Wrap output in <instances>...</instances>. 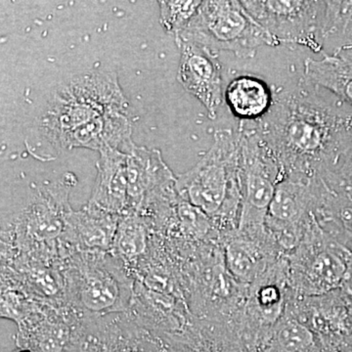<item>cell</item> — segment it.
Returning a JSON list of instances; mask_svg holds the SVG:
<instances>
[{"label":"cell","instance_id":"obj_22","mask_svg":"<svg viewBox=\"0 0 352 352\" xmlns=\"http://www.w3.org/2000/svg\"><path fill=\"white\" fill-rule=\"evenodd\" d=\"M321 180L332 193L352 201V131L337 162Z\"/></svg>","mask_w":352,"mask_h":352},{"label":"cell","instance_id":"obj_13","mask_svg":"<svg viewBox=\"0 0 352 352\" xmlns=\"http://www.w3.org/2000/svg\"><path fill=\"white\" fill-rule=\"evenodd\" d=\"M131 133L129 112L107 113L67 134L58 146L57 153L76 148L98 152L111 148L126 152L134 143Z\"/></svg>","mask_w":352,"mask_h":352},{"label":"cell","instance_id":"obj_12","mask_svg":"<svg viewBox=\"0 0 352 352\" xmlns=\"http://www.w3.org/2000/svg\"><path fill=\"white\" fill-rule=\"evenodd\" d=\"M120 217L88 203L69 214L62 245L67 256L76 252H111Z\"/></svg>","mask_w":352,"mask_h":352},{"label":"cell","instance_id":"obj_8","mask_svg":"<svg viewBox=\"0 0 352 352\" xmlns=\"http://www.w3.org/2000/svg\"><path fill=\"white\" fill-rule=\"evenodd\" d=\"M239 131L242 207L237 230L261 237L267 234L266 217L283 171L252 122H241Z\"/></svg>","mask_w":352,"mask_h":352},{"label":"cell","instance_id":"obj_21","mask_svg":"<svg viewBox=\"0 0 352 352\" xmlns=\"http://www.w3.org/2000/svg\"><path fill=\"white\" fill-rule=\"evenodd\" d=\"M199 0H166L159 1L160 23L168 34L178 36L193 19L201 6Z\"/></svg>","mask_w":352,"mask_h":352},{"label":"cell","instance_id":"obj_6","mask_svg":"<svg viewBox=\"0 0 352 352\" xmlns=\"http://www.w3.org/2000/svg\"><path fill=\"white\" fill-rule=\"evenodd\" d=\"M175 41H190L217 54L220 51L239 58H252L263 46L277 43L241 1H203L186 29Z\"/></svg>","mask_w":352,"mask_h":352},{"label":"cell","instance_id":"obj_3","mask_svg":"<svg viewBox=\"0 0 352 352\" xmlns=\"http://www.w3.org/2000/svg\"><path fill=\"white\" fill-rule=\"evenodd\" d=\"M240 155L239 129H219L212 147L200 162L176 175L178 195L214 220L220 235L237 230L239 226Z\"/></svg>","mask_w":352,"mask_h":352},{"label":"cell","instance_id":"obj_15","mask_svg":"<svg viewBox=\"0 0 352 352\" xmlns=\"http://www.w3.org/2000/svg\"><path fill=\"white\" fill-rule=\"evenodd\" d=\"M275 95L261 78L252 75L234 78L224 90V100L241 122H256L272 108Z\"/></svg>","mask_w":352,"mask_h":352},{"label":"cell","instance_id":"obj_14","mask_svg":"<svg viewBox=\"0 0 352 352\" xmlns=\"http://www.w3.org/2000/svg\"><path fill=\"white\" fill-rule=\"evenodd\" d=\"M97 175L88 203L122 217L127 210V154L118 149L102 150Z\"/></svg>","mask_w":352,"mask_h":352},{"label":"cell","instance_id":"obj_1","mask_svg":"<svg viewBox=\"0 0 352 352\" xmlns=\"http://www.w3.org/2000/svg\"><path fill=\"white\" fill-rule=\"evenodd\" d=\"M252 124L284 176L323 179L351 135L352 108L305 82L275 95L270 113Z\"/></svg>","mask_w":352,"mask_h":352},{"label":"cell","instance_id":"obj_9","mask_svg":"<svg viewBox=\"0 0 352 352\" xmlns=\"http://www.w3.org/2000/svg\"><path fill=\"white\" fill-rule=\"evenodd\" d=\"M247 12L280 44H295L323 53L321 24L325 1H241Z\"/></svg>","mask_w":352,"mask_h":352},{"label":"cell","instance_id":"obj_5","mask_svg":"<svg viewBox=\"0 0 352 352\" xmlns=\"http://www.w3.org/2000/svg\"><path fill=\"white\" fill-rule=\"evenodd\" d=\"M129 102L113 72L91 71L75 76L54 92L38 122L45 154L57 153L62 139L107 113L127 112Z\"/></svg>","mask_w":352,"mask_h":352},{"label":"cell","instance_id":"obj_23","mask_svg":"<svg viewBox=\"0 0 352 352\" xmlns=\"http://www.w3.org/2000/svg\"><path fill=\"white\" fill-rule=\"evenodd\" d=\"M340 289L352 305V245L349 261H347L346 276H344V282H342Z\"/></svg>","mask_w":352,"mask_h":352},{"label":"cell","instance_id":"obj_20","mask_svg":"<svg viewBox=\"0 0 352 352\" xmlns=\"http://www.w3.org/2000/svg\"><path fill=\"white\" fill-rule=\"evenodd\" d=\"M320 220L352 243V201L327 188L320 208Z\"/></svg>","mask_w":352,"mask_h":352},{"label":"cell","instance_id":"obj_10","mask_svg":"<svg viewBox=\"0 0 352 352\" xmlns=\"http://www.w3.org/2000/svg\"><path fill=\"white\" fill-rule=\"evenodd\" d=\"M127 154L126 214L142 212L148 208L177 198L176 175L164 161L162 153L132 144Z\"/></svg>","mask_w":352,"mask_h":352},{"label":"cell","instance_id":"obj_19","mask_svg":"<svg viewBox=\"0 0 352 352\" xmlns=\"http://www.w3.org/2000/svg\"><path fill=\"white\" fill-rule=\"evenodd\" d=\"M321 44L326 55L352 48V1H325Z\"/></svg>","mask_w":352,"mask_h":352},{"label":"cell","instance_id":"obj_18","mask_svg":"<svg viewBox=\"0 0 352 352\" xmlns=\"http://www.w3.org/2000/svg\"><path fill=\"white\" fill-rule=\"evenodd\" d=\"M180 340L192 352H251L240 333L227 322L191 319Z\"/></svg>","mask_w":352,"mask_h":352},{"label":"cell","instance_id":"obj_11","mask_svg":"<svg viewBox=\"0 0 352 352\" xmlns=\"http://www.w3.org/2000/svg\"><path fill=\"white\" fill-rule=\"evenodd\" d=\"M176 43L180 50L178 82L203 104L208 117L215 119L224 98L222 67L217 55L190 41H176Z\"/></svg>","mask_w":352,"mask_h":352},{"label":"cell","instance_id":"obj_24","mask_svg":"<svg viewBox=\"0 0 352 352\" xmlns=\"http://www.w3.org/2000/svg\"><path fill=\"white\" fill-rule=\"evenodd\" d=\"M21 352H29V351H21Z\"/></svg>","mask_w":352,"mask_h":352},{"label":"cell","instance_id":"obj_4","mask_svg":"<svg viewBox=\"0 0 352 352\" xmlns=\"http://www.w3.org/2000/svg\"><path fill=\"white\" fill-rule=\"evenodd\" d=\"M66 305L78 321L131 309L135 278L111 252H76L62 263Z\"/></svg>","mask_w":352,"mask_h":352},{"label":"cell","instance_id":"obj_2","mask_svg":"<svg viewBox=\"0 0 352 352\" xmlns=\"http://www.w3.org/2000/svg\"><path fill=\"white\" fill-rule=\"evenodd\" d=\"M75 185L76 175L66 173L30 190L17 210L2 219V256L63 263L62 237L73 212L69 196Z\"/></svg>","mask_w":352,"mask_h":352},{"label":"cell","instance_id":"obj_17","mask_svg":"<svg viewBox=\"0 0 352 352\" xmlns=\"http://www.w3.org/2000/svg\"><path fill=\"white\" fill-rule=\"evenodd\" d=\"M154 224L151 219L138 214L120 217L111 252L119 258L133 276L134 271L147 261L152 252Z\"/></svg>","mask_w":352,"mask_h":352},{"label":"cell","instance_id":"obj_7","mask_svg":"<svg viewBox=\"0 0 352 352\" xmlns=\"http://www.w3.org/2000/svg\"><path fill=\"white\" fill-rule=\"evenodd\" d=\"M351 251V243L317 220L302 244L286 258L293 293L298 296H317L340 289Z\"/></svg>","mask_w":352,"mask_h":352},{"label":"cell","instance_id":"obj_16","mask_svg":"<svg viewBox=\"0 0 352 352\" xmlns=\"http://www.w3.org/2000/svg\"><path fill=\"white\" fill-rule=\"evenodd\" d=\"M305 80L352 108V48L323 54L320 60H305Z\"/></svg>","mask_w":352,"mask_h":352}]
</instances>
